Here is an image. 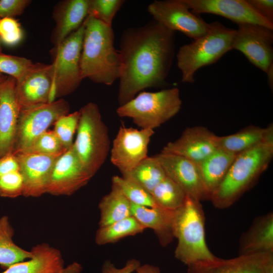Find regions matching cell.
<instances>
[{"label":"cell","instance_id":"cell-1","mask_svg":"<svg viewBox=\"0 0 273 273\" xmlns=\"http://www.w3.org/2000/svg\"><path fill=\"white\" fill-rule=\"evenodd\" d=\"M175 32L155 20L123 31L120 40V106L148 87L164 85L174 58Z\"/></svg>","mask_w":273,"mask_h":273},{"label":"cell","instance_id":"cell-2","mask_svg":"<svg viewBox=\"0 0 273 273\" xmlns=\"http://www.w3.org/2000/svg\"><path fill=\"white\" fill-rule=\"evenodd\" d=\"M84 23L80 57L82 78L111 85L119 79L121 67L120 54L114 46L112 27L90 15Z\"/></svg>","mask_w":273,"mask_h":273},{"label":"cell","instance_id":"cell-3","mask_svg":"<svg viewBox=\"0 0 273 273\" xmlns=\"http://www.w3.org/2000/svg\"><path fill=\"white\" fill-rule=\"evenodd\" d=\"M273 157V140L238 154L225 177L212 194L214 207L225 209L235 203L255 184Z\"/></svg>","mask_w":273,"mask_h":273},{"label":"cell","instance_id":"cell-4","mask_svg":"<svg viewBox=\"0 0 273 273\" xmlns=\"http://www.w3.org/2000/svg\"><path fill=\"white\" fill-rule=\"evenodd\" d=\"M205 222L201 201L187 196L183 205L175 210L174 235L177 240L174 257L187 266L216 257L207 245Z\"/></svg>","mask_w":273,"mask_h":273},{"label":"cell","instance_id":"cell-5","mask_svg":"<svg viewBox=\"0 0 273 273\" xmlns=\"http://www.w3.org/2000/svg\"><path fill=\"white\" fill-rule=\"evenodd\" d=\"M209 24L205 34L178 50L177 66L181 72L183 82H194V75L198 69L215 63L232 50L236 29L228 28L218 21Z\"/></svg>","mask_w":273,"mask_h":273},{"label":"cell","instance_id":"cell-6","mask_svg":"<svg viewBox=\"0 0 273 273\" xmlns=\"http://www.w3.org/2000/svg\"><path fill=\"white\" fill-rule=\"evenodd\" d=\"M79 111L80 118L73 146L82 165L93 177L110 152L109 130L96 103H88Z\"/></svg>","mask_w":273,"mask_h":273},{"label":"cell","instance_id":"cell-7","mask_svg":"<svg viewBox=\"0 0 273 273\" xmlns=\"http://www.w3.org/2000/svg\"><path fill=\"white\" fill-rule=\"evenodd\" d=\"M182 101L177 87L156 92L142 91L133 99L119 106L116 113L132 119L141 129H154L174 116Z\"/></svg>","mask_w":273,"mask_h":273},{"label":"cell","instance_id":"cell-8","mask_svg":"<svg viewBox=\"0 0 273 273\" xmlns=\"http://www.w3.org/2000/svg\"><path fill=\"white\" fill-rule=\"evenodd\" d=\"M84 31L83 22L79 28L51 51L56 98L71 94L83 80L80 57Z\"/></svg>","mask_w":273,"mask_h":273},{"label":"cell","instance_id":"cell-9","mask_svg":"<svg viewBox=\"0 0 273 273\" xmlns=\"http://www.w3.org/2000/svg\"><path fill=\"white\" fill-rule=\"evenodd\" d=\"M69 103L64 99L21 109L19 114L13 153L25 151L56 121L69 113Z\"/></svg>","mask_w":273,"mask_h":273},{"label":"cell","instance_id":"cell-10","mask_svg":"<svg viewBox=\"0 0 273 273\" xmlns=\"http://www.w3.org/2000/svg\"><path fill=\"white\" fill-rule=\"evenodd\" d=\"M190 10L184 0L155 1L148 6L154 20L196 39L208 32L210 24Z\"/></svg>","mask_w":273,"mask_h":273},{"label":"cell","instance_id":"cell-11","mask_svg":"<svg viewBox=\"0 0 273 273\" xmlns=\"http://www.w3.org/2000/svg\"><path fill=\"white\" fill-rule=\"evenodd\" d=\"M238 25L232 49L242 53L252 64L266 73L273 66V29L256 24Z\"/></svg>","mask_w":273,"mask_h":273},{"label":"cell","instance_id":"cell-12","mask_svg":"<svg viewBox=\"0 0 273 273\" xmlns=\"http://www.w3.org/2000/svg\"><path fill=\"white\" fill-rule=\"evenodd\" d=\"M154 134L152 129H138L121 126L113 140L110 161L123 175L148 156V147Z\"/></svg>","mask_w":273,"mask_h":273},{"label":"cell","instance_id":"cell-13","mask_svg":"<svg viewBox=\"0 0 273 273\" xmlns=\"http://www.w3.org/2000/svg\"><path fill=\"white\" fill-rule=\"evenodd\" d=\"M16 92L21 109L55 101L51 64L33 63L16 80Z\"/></svg>","mask_w":273,"mask_h":273},{"label":"cell","instance_id":"cell-14","mask_svg":"<svg viewBox=\"0 0 273 273\" xmlns=\"http://www.w3.org/2000/svg\"><path fill=\"white\" fill-rule=\"evenodd\" d=\"M92 177L82 165L72 145L56 160L46 193L55 196L71 195L86 185Z\"/></svg>","mask_w":273,"mask_h":273},{"label":"cell","instance_id":"cell-15","mask_svg":"<svg viewBox=\"0 0 273 273\" xmlns=\"http://www.w3.org/2000/svg\"><path fill=\"white\" fill-rule=\"evenodd\" d=\"M167 177L186 195L199 201L209 200L197 164L182 156L163 152L154 155Z\"/></svg>","mask_w":273,"mask_h":273},{"label":"cell","instance_id":"cell-16","mask_svg":"<svg viewBox=\"0 0 273 273\" xmlns=\"http://www.w3.org/2000/svg\"><path fill=\"white\" fill-rule=\"evenodd\" d=\"M187 273H273V252L215 258L188 265Z\"/></svg>","mask_w":273,"mask_h":273},{"label":"cell","instance_id":"cell-17","mask_svg":"<svg viewBox=\"0 0 273 273\" xmlns=\"http://www.w3.org/2000/svg\"><path fill=\"white\" fill-rule=\"evenodd\" d=\"M197 15L209 13L225 17L238 24L251 23L273 29V24L260 16L248 0H184Z\"/></svg>","mask_w":273,"mask_h":273},{"label":"cell","instance_id":"cell-18","mask_svg":"<svg viewBox=\"0 0 273 273\" xmlns=\"http://www.w3.org/2000/svg\"><path fill=\"white\" fill-rule=\"evenodd\" d=\"M14 154L23 178L22 195L39 197L46 193L54 164L60 156L24 152Z\"/></svg>","mask_w":273,"mask_h":273},{"label":"cell","instance_id":"cell-19","mask_svg":"<svg viewBox=\"0 0 273 273\" xmlns=\"http://www.w3.org/2000/svg\"><path fill=\"white\" fill-rule=\"evenodd\" d=\"M217 137L205 127H187L161 151L182 156L198 164L218 148Z\"/></svg>","mask_w":273,"mask_h":273},{"label":"cell","instance_id":"cell-20","mask_svg":"<svg viewBox=\"0 0 273 273\" xmlns=\"http://www.w3.org/2000/svg\"><path fill=\"white\" fill-rule=\"evenodd\" d=\"M16 79L10 76L0 82V158L13 153L21 110L16 92Z\"/></svg>","mask_w":273,"mask_h":273},{"label":"cell","instance_id":"cell-21","mask_svg":"<svg viewBox=\"0 0 273 273\" xmlns=\"http://www.w3.org/2000/svg\"><path fill=\"white\" fill-rule=\"evenodd\" d=\"M88 0H65L55 6L53 13L55 26L51 35L54 47L80 27L88 15Z\"/></svg>","mask_w":273,"mask_h":273},{"label":"cell","instance_id":"cell-22","mask_svg":"<svg viewBox=\"0 0 273 273\" xmlns=\"http://www.w3.org/2000/svg\"><path fill=\"white\" fill-rule=\"evenodd\" d=\"M130 208L131 215L146 229L153 230L162 247H165L172 242L174 238L176 210L139 206L132 203Z\"/></svg>","mask_w":273,"mask_h":273},{"label":"cell","instance_id":"cell-23","mask_svg":"<svg viewBox=\"0 0 273 273\" xmlns=\"http://www.w3.org/2000/svg\"><path fill=\"white\" fill-rule=\"evenodd\" d=\"M33 256L29 260L15 263L1 273H60L64 260L60 251L42 243L31 249Z\"/></svg>","mask_w":273,"mask_h":273},{"label":"cell","instance_id":"cell-24","mask_svg":"<svg viewBox=\"0 0 273 273\" xmlns=\"http://www.w3.org/2000/svg\"><path fill=\"white\" fill-rule=\"evenodd\" d=\"M273 252V213L256 217L239 240V255Z\"/></svg>","mask_w":273,"mask_h":273},{"label":"cell","instance_id":"cell-25","mask_svg":"<svg viewBox=\"0 0 273 273\" xmlns=\"http://www.w3.org/2000/svg\"><path fill=\"white\" fill-rule=\"evenodd\" d=\"M273 140V126L267 127L250 125L235 133L217 136V148L237 155L256 145Z\"/></svg>","mask_w":273,"mask_h":273},{"label":"cell","instance_id":"cell-26","mask_svg":"<svg viewBox=\"0 0 273 273\" xmlns=\"http://www.w3.org/2000/svg\"><path fill=\"white\" fill-rule=\"evenodd\" d=\"M236 156L217 148L198 164L210 199L212 194L223 180Z\"/></svg>","mask_w":273,"mask_h":273},{"label":"cell","instance_id":"cell-27","mask_svg":"<svg viewBox=\"0 0 273 273\" xmlns=\"http://www.w3.org/2000/svg\"><path fill=\"white\" fill-rule=\"evenodd\" d=\"M131 203L120 190L112 184L110 192L99 202V227L105 226L131 216Z\"/></svg>","mask_w":273,"mask_h":273},{"label":"cell","instance_id":"cell-28","mask_svg":"<svg viewBox=\"0 0 273 273\" xmlns=\"http://www.w3.org/2000/svg\"><path fill=\"white\" fill-rule=\"evenodd\" d=\"M14 235L9 217L3 216L0 218V265L6 269L33 256L31 250L23 249L14 243Z\"/></svg>","mask_w":273,"mask_h":273},{"label":"cell","instance_id":"cell-29","mask_svg":"<svg viewBox=\"0 0 273 273\" xmlns=\"http://www.w3.org/2000/svg\"><path fill=\"white\" fill-rule=\"evenodd\" d=\"M122 176L135 183L151 194L166 175L161 165L153 156H148Z\"/></svg>","mask_w":273,"mask_h":273},{"label":"cell","instance_id":"cell-30","mask_svg":"<svg viewBox=\"0 0 273 273\" xmlns=\"http://www.w3.org/2000/svg\"><path fill=\"white\" fill-rule=\"evenodd\" d=\"M146 230L133 216L108 225L99 227L95 235L98 245L114 243L124 238L143 233Z\"/></svg>","mask_w":273,"mask_h":273},{"label":"cell","instance_id":"cell-31","mask_svg":"<svg viewBox=\"0 0 273 273\" xmlns=\"http://www.w3.org/2000/svg\"><path fill=\"white\" fill-rule=\"evenodd\" d=\"M157 206L175 210L184 204L187 195L174 181L166 176L151 193Z\"/></svg>","mask_w":273,"mask_h":273},{"label":"cell","instance_id":"cell-32","mask_svg":"<svg viewBox=\"0 0 273 273\" xmlns=\"http://www.w3.org/2000/svg\"><path fill=\"white\" fill-rule=\"evenodd\" d=\"M112 184L117 187L132 204L149 207H158L150 193L128 179L115 175L112 178Z\"/></svg>","mask_w":273,"mask_h":273},{"label":"cell","instance_id":"cell-33","mask_svg":"<svg viewBox=\"0 0 273 273\" xmlns=\"http://www.w3.org/2000/svg\"><path fill=\"white\" fill-rule=\"evenodd\" d=\"M67 150L52 130L40 134L22 152L60 156Z\"/></svg>","mask_w":273,"mask_h":273},{"label":"cell","instance_id":"cell-34","mask_svg":"<svg viewBox=\"0 0 273 273\" xmlns=\"http://www.w3.org/2000/svg\"><path fill=\"white\" fill-rule=\"evenodd\" d=\"M80 118L79 111L68 113L58 118L54 124L53 131L64 147L68 149L73 144Z\"/></svg>","mask_w":273,"mask_h":273},{"label":"cell","instance_id":"cell-35","mask_svg":"<svg viewBox=\"0 0 273 273\" xmlns=\"http://www.w3.org/2000/svg\"><path fill=\"white\" fill-rule=\"evenodd\" d=\"M124 2L123 0H88V15L112 26L115 15Z\"/></svg>","mask_w":273,"mask_h":273},{"label":"cell","instance_id":"cell-36","mask_svg":"<svg viewBox=\"0 0 273 273\" xmlns=\"http://www.w3.org/2000/svg\"><path fill=\"white\" fill-rule=\"evenodd\" d=\"M33 62L26 58L0 53V73L7 74L18 80Z\"/></svg>","mask_w":273,"mask_h":273},{"label":"cell","instance_id":"cell-37","mask_svg":"<svg viewBox=\"0 0 273 273\" xmlns=\"http://www.w3.org/2000/svg\"><path fill=\"white\" fill-rule=\"evenodd\" d=\"M24 36L20 23L14 18L0 19V40L8 47L19 44Z\"/></svg>","mask_w":273,"mask_h":273},{"label":"cell","instance_id":"cell-38","mask_svg":"<svg viewBox=\"0 0 273 273\" xmlns=\"http://www.w3.org/2000/svg\"><path fill=\"white\" fill-rule=\"evenodd\" d=\"M23 178L20 170L0 176V196L14 198L23 195Z\"/></svg>","mask_w":273,"mask_h":273},{"label":"cell","instance_id":"cell-39","mask_svg":"<svg viewBox=\"0 0 273 273\" xmlns=\"http://www.w3.org/2000/svg\"><path fill=\"white\" fill-rule=\"evenodd\" d=\"M31 2L30 0H0V19L21 15Z\"/></svg>","mask_w":273,"mask_h":273},{"label":"cell","instance_id":"cell-40","mask_svg":"<svg viewBox=\"0 0 273 273\" xmlns=\"http://www.w3.org/2000/svg\"><path fill=\"white\" fill-rule=\"evenodd\" d=\"M140 265L138 260L131 258L127 260L123 267L117 268L111 261L106 260L103 264L101 273H132L135 271Z\"/></svg>","mask_w":273,"mask_h":273},{"label":"cell","instance_id":"cell-41","mask_svg":"<svg viewBox=\"0 0 273 273\" xmlns=\"http://www.w3.org/2000/svg\"><path fill=\"white\" fill-rule=\"evenodd\" d=\"M248 1L260 16L273 24L272 0H248Z\"/></svg>","mask_w":273,"mask_h":273},{"label":"cell","instance_id":"cell-42","mask_svg":"<svg viewBox=\"0 0 273 273\" xmlns=\"http://www.w3.org/2000/svg\"><path fill=\"white\" fill-rule=\"evenodd\" d=\"M19 170V163L14 153H10L0 158V176Z\"/></svg>","mask_w":273,"mask_h":273},{"label":"cell","instance_id":"cell-43","mask_svg":"<svg viewBox=\"0 0 273 273\" xmlns=\"http://www.w3.org/2000/svg\"><path fill=\"white\" fill-rule=\"evenodd\" d=\"M135 271L136 273H160L158 266L149 264H141Z\"/></svg>","mask_w":273,"mask_h":273},{"label":"cell","instance_id":"cell-44","mask_svg":"<svg viewBox=\"0 0 273 273\" xmlns=\"http://www.w3.org/2000/svg\"><path fill=\"white\" fill-rule=\"evenodd\" d=\"M82 269V266L79 263L73 262L67 267H64L60 273H81Z\"/></svg>","mask_w":273,"mask_h":273},{"label":"cell","instance_id":"cell-45","mask_svg":"<svg viewBox=\"0 0 273 273\" xmlns=\"http://www.w3.org/2000/svg\"><path fill=\"white\" fill-rule=\"evenodd\" d=\"M267 76L268 83L270 87L273 86V66L271 67L266 73Z\"/></svg>","mask_w":273,"mask_h":273},{"label":"cell","instance_id":"cell-46","mask_svg":"<svg viewBox=\"0 0 273 273\" xmlns=\"http://www.w3.org/2000/svg\"><path fill=\"white\" fill-rule=\"evenodd\" d=\"M6 76L2 75L0 73V82L4 80V79L6 77Z\"/></svg>","mask_w":273,"mask_h":273},{"label":"cell","instance_id":"cell-47","mask_svg":"<svg viewBox=\"0 0 273 273\" xmlns=\"http://www.w3.org/2000/svg\"><path fill=\"white\" fill-rule=\"evenodd\" d=\"M2 53V49L1 45V40H0V53Z\"/></svg>","mask_w":273,"mask_h":273}]
</instances>
